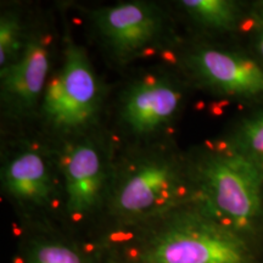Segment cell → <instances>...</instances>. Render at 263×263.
Segmentation results:
<instances>
[{"label":"cell","instance_id":"9a60e30c","mask_svg":"<svg viewBox=\"0 0 263 263\" xmlns=\"http://www.w3.org/2000/svg\"><path fill=\"white\" fill-rule=\"evenodd\" d=\"M257 51H258L259 60H261L263 65V25H259L258 38H257Z\"/></svg>","mask_w":263,"mask_h":263},{"label":"cell","instance_id":"8fae6325","mask_svg":"<svg viewBox=\"0 0 263 263\" xmlns=\"http://www.w3.org/2000/svg\"><path fill=\"white\" fill-rule=\"evenodd\" d=\"M178 4L192 21L210 31H234L242 17L241 6L230 0H183Z\"/></svg>","mask_w":263,"mask_h":263},{"label":"cell","instance_id":"9c48e42d","mask_svg":"<svg viewBox=\"0 0 263 263\" xmlns=\"http://www.w3.org/2000/svg\"><path fill=\"white\" fill-rule=\"evenodd\" d=\"M183 104V89L173 78L149 74L134 81L120 101V120L136 138H150L173 122Z\"/></svg>","mask_w":263,"mask_h":263},{"label":"cell","instance_id":"30bf717a","mask_svg":"<svg viewBox=\"0 0 263 263\" xmlns=\"http://www.w3.org/2000/svg\"><path fill=\"white\" fill-rule=\"evenodd\" d=\"M54 168L58 163L44 150L32 144L18 146L3 161V192L25 209H45L57 195Z\"/></svg>","mask_w":263,"mask_h":263},{"label":"cell","instance_id":"5b68a950","mask_svg":"<svg viewBox=\"0 0 263 263\" xmlns=\"http://www.w3.org/2000/svg\"><path fill=\"white\" fill-rule=\"evenodd\" d=\"M95 32L111 58L126 65L161 39L164 17L157 6L144 2H123L91 10Z\"/></svg>","mask_w":263,"mask_h":263},{"label":"cell","instance_id":"2e32d148","mask_svg":"<svg viewBox=\"0 0 263 263\" xmlns=\"http://www.w3.org/2000/svg\"><path fill=\"white\" fill-rule=\"evenodd\" d=\"M258 25H263V3L259 5V11H258Z\"/></svg>","mask_w":263,"mask_h":263},{"label":"cell","instance_id":"4fadbf2b","mask_svg":"<svg viewBox=\"0 0 263 263\" xmlns=\"http://www.w3.org/2000/svg\"><path fill=\"white\" fill-rule=\"evenodd\" d=\"M24 263H90L72 246L59 240H35L26 250Z\"/></svg>","mask_w":263,"mask_h":263},{"label":"cell","instance_id":"6da1fadb","mask_svg":"<svg viewBox=\"0 0 263 263\" xmlns=\"http://www.w3.org/2000/svg\"><path fill=\"white\" fill-rule=\"evenodd\" d=\"M196 199L192 161L167 147L137 150L114 166L110 213L124 224L147 223Z\"/></svg>","mask_w":263,"mask_h":263},{"label":"cell","instance_id":"3957f363","mask_svg":"<svg viewBox=\"0 0 263 263\" xmlns=\"http://www.w3.org/2000/svg\"><path fill=\"white\" fill-rule=\"evenodd\" d=\"M196 201L218 222L242 238L263 226V166L228 147L190 159Z\"/></svg>","mask_w":263,"mask_h":263},{"label":"cell","instance_id":"8992f818","mask_svg":"<svg viewBox=\"0 0 263 263\" xmlns=\"http://www.w3.org/2000/svg\"><path fill=\"white\" fill-rule=\"evenodd\" d=\"M62 176L66 211L82 217L106 200L114 167L100 143L84 136L68 140L57 157Z\"/></svg>","mask_w":263,"mask_h":263},{"label":"cell","instance_id":"277c9868","mask_svg":"<svg viewBox=\"0 0 263 263\" xmlns=\"http://www.w3.org/2000/svg\"><path fill=\"white\" fill-rule=\"evenodd\" d=\"M104 91L84 47L67 37L60 67L51 73L39 112L54 134L66 141L87 136L98 122Z\"/></svg>","mask_w":263,"mask_h":263},{"label":"cell","instance_id":"ba28073f","mask_svg":"<svg viewBox=\"0 0 263 263\" xmlns=\"http://www.w3.org/2000/svg\"><path fill=\"white\" fill-rule=\"evenodd\" d=\"M192 77L210 93L239 100L263 99V65L248 55L210 47L185 57Z\"/></svg>","mask_w":263,"mask_h":263},{"label":"cell","instance_id":"7a4b0ae2","mask_svg":"<svg viewBox=\"0 0 263 263\" xmlns=\"http://www.w3.org/2000/svg\"><path fill=\"white\" fill-rule=\"evenodd\" d=\"M147 223L132 263H254L248 239L216 222L196 200Z\"/></svg>","mask_w":263,"mask_h":263},{"label":"cell","instance_id":"5bb4252c","mask_svg":"<svg viewBox=\"0 0 263 263\" xmlns=\"http://www.w3.org/2000/svg\"><path fill=\"white\" fill-rule=\"evenodd\" d=\"M26 35L21 17L15 11H5L0 17V71L17 60L25 47Z\"/></svg>","mask_w":263,"mask_h":263},{"label":"cell","instance_id":"52a82bcc","mask_svg":"<svg viewBox=\"0 0 263 263\" xmlns=\"http://www.w3.org/2000/svg\"><path fill=\"white\" fill-rule=\"evenodd\" d=\"M50 64L51 34L43 28L31 29L17 60L0 71L2 105L9 116L24 118L41 108Z\"/></svg>","mask_w":263,"mask_h":263},{"label":"cell","instance_id":"7c38bea8","mask_svg":"<svg viewBox=\"0 0 263 263\" xmlns=\"http://www.w3.org/2000/svg\"><path fill=\"white\" fill-rule=\"evenodd\" d=\"M226 146L263 166V108L241 120Z\"/></svg>","mask_w":263,"mask_h":263}]
</instances>
